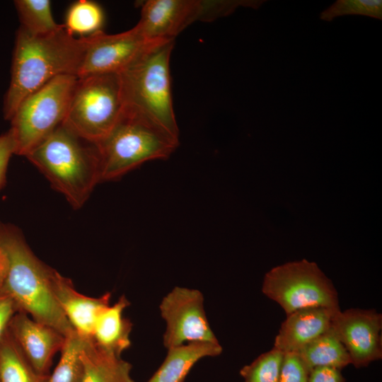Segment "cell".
Here are the masks:
<instances>
[{
	"mask_svg": "<svg viewBox=\"0 0 382 382\" xmlns=\"http://www.w3.org/2000/svg\"><path fill=\"white\" fill-rule=\"evenodd\" d=\"M339 310L323 306L307 307L286 315L275 337L274 347L284 353L298 352L330 328L332 318Z\"/></svg>",
	"mask_w": 382,
	"mask_h": 382,
	"instance_id": "15",
	"label": "cell"
},
{
	"mask_svg": "<svg viewBox=\"0 0 382 382\" xmlns=\"http://www.w3.org/2000/svg\"><path fill=\"white\" fill-rule=\"evenodd\" d=\"M84 37L86 46L78 77L119 73L151 43L135 26L118 34L100 30Z\"/></svg>",
	"mask_w": 382,
	"mask_h": 382,
	"instance_id": "12",
	"label": "cell"
},
{
	"mask_svg": "<svg viewBox=\"0 0 382 382\" xmlns=\"http://www.w3.org/2000/svg\"><path fill=\"white\" fill-rule=\"evenodd\" d=\"M308 382H345L341 370L330 366H316L309 372Z\"/></svg>",
	"mask_w": 382,
	"mask_h": 382,
	"instance_id": "28",
	"label": "cell"
},
{
	"mask_svg": "<svg viewBox=\"0 0 382 382\" xmlns=\"http://www.w3.org/2000/svg\"><path fill=\"white\" fill-rule=\"evenodd\" d=\"M82 382H134L131 364L121 357L99 347L88 340L81 352Z\"/></svg>",
	"mask_w": 382,
	"mask_h": 382,
	"instance_id": "18",
	"label": "cell"
},
{
	"mask_svg": "<svg viewBox=\"0 0 382 382\" xmlns=\"http://www.w3.org/2000/svg\"><path fill=\"white\" fill-rule=\"evenodd\" d=\"M310 371L316 366L342 369L351 364L350 357L330 328L296 352Z\"/></svg>",
	"mask_w": 382,
	"mask_h": 382,
	"instance_id": "19",
	"label": "cell"
},
{
	"mask_svg": "<svg viewBox=\"0 0 382 382\" xmlns=\"http://www.w3.org/2000/svg\"><path fill=\"white\" fill-rule=\"evenodd\" d=\"M129 305L127 298L122 296L116 303L101 311L93 327V342L104 350L120 357L131 345L132 324L123 315Z\"/></svg>",
	"mask_w": 382,
	"mask_h": 382,
	"instance_id": "16",
	"label": "cell"
},
{
	"mask_svg": "<svg viewBox=\"0 0 382 382\" xmlns=\"http://www.w3.org/2000/svg\"><path fill=\"white\" fill-rule=\"evenodd\" d=\"M122 109L118 73L79 77L62 125L83 139L96 144L115 127Z\"/></svg>",
	"mask_w": 382,
	"mask_h": 382,
	"instance_id": "6",
	"label": "cell"
},
{
	"mask_svg": "<svg viewBox=\"0 0 382 382\" xmlns=\"http://www.w3.org/2000/svg\"><path fill=\"white\" fill-rule=\"evenodd\" d=\"M57 301L73 330L81 337L92 340L95 321L106 306L111 294L90 297L79 293L71 281L55 271L53 279Z\"/></svg>",
	"mask_w": 382,
	"mask_h": 382,
	"instance_id": "14",
	"label": "cell"
},
{
	"mask_svg": "<svg viewBox=\"0 0 382 382\" xmlns=\"http://www.w3.org/2000/svg\"><path fill=\"white\" fill-rule=\"evenodd\" d=\"M309 372L296 352H286L279 382H308Z\"/></svg>",
	"mask_w": 382,
	"mask_h": 382,
	"instance_id": "26",
	"label": "cell"
},
{
	"mask_svg": "<svg viewBox=\"0 0 382 382\" xmlns=\"http://www.w3.org/2000/svg\"><path fill=\"white\" fill-rule=\"evenodd\" d=\"M25 157L75 209L84 204L100 182L96 145L62 124Z\"/></svg>",
	"mask_w": 382,
	"mask_h": 382,
	"instance_id": "3",
	"label": "cell"
},
{
	"mask_svg": "<svg viewBox=\"0 0 382 382\" xmlns=\"http://www.w3.org/2000/svg\"><path fill=\"white\" fill-rule=\"evenodd\" d=\"M95 145L100 181H107L148 161L168 158L179 145V138L152 117L123 107L115 127Z\"/></svg>",
	"mask_w": 382,
	"mask_h": 382,
	"instance_id": "4",
	"label": "cell"
},
{
	"mask_svg": "<svg viewBox=\"0 0 382 382\" xmlns=\"http://www.w3.org/2000/svg\"><path fill=\"white\" fill-rule=\"evenodd\" d=\"M0 240L8 259L2 291L12 299L18 312L54 328L65 336L74 331L54 293L55 270L35 255L14 226L0 224Z\"/></svg>",
	"mask_w": 382,
	"mask_h": 382,
	"instance_id": "2",
	"label": "cell"
},
{
	"mask_svg": "<svg viewBox=\"0 0 382 382\" xmlns=\"http://www.w3.org/2000/svg\"><path fill=\"white\" fill-rule=\"evenodd\" d=\"M87 340L75 331L65 336L60 359L46 382H82L83 364L81 354Z\"/></svg>",
	"mask_w": 382,
	"mask_h": 382,
	"instance_id": "21",
	"label": "cell"
},
{
	"mask_svg": "<svg viewBox=\"0 0 382 382\" xmlns=\"http://www.w3.org/2000/svg\"><path fill=\"white\" fill-rule=\"evenodd\" d=\"M28 361L8 330L0 339V382H46Z\"/></svg>",
	"mask_w": 382,
	"mask_h": 382,
	"instance_id": "20",
	"label": "cell"
},
{
	"mask_svg": "<svg viewBox=\"0 0 382 382\" xmlns=\"http://www.w3.org/2000/svg\"><path fill=\"white\" fill-rule=\"evenodd\" d=\"M84 37L76 38L64 26L43 35L19 27L13 54L11 78L4 100V117L10 120L21 103L55 77L78 73L85 50Z\"/></svg>",
	"mask_w": 382,
	"mask_h": 382,
	"instance_id": "1",
	"label": "cell"
},
{
	"mask_svg": "<svg viewBox=\"0 0 382 382\" xmlns=\"http://www.w3.org/2000/svg\"><path fill=\"white\" fill-rule=\"evenodd\" d=\"M14 4L21 21L20 27L30 34L47 35L63 26L55 22L49 0H16Z\"/></svg>",
	"mask_w": 382,
	"mask_h": 382,
	"instance_id": "22",
	"label": "cell"
},
{
	"mask_svg": "<svg viewBox=\"0 0 382 382\" xmlns=\"http://www.w3.org/2000/svg\"><path fill=\"white\" fill-rule=\"evenodd\" d=\"M284 353L273 347L240 370L243 382H279Z\"/></svg>",
	"mask_w": 382,
	"mask_h": 382,
	"instance_id": "24",
	"label": "cell"
},
{
	"mask_svg": "<svg viewBox=\"0 0 382 382\" xmlns=\"http://www.w3.org/2000/svg\"><path fill=\"white\" fill-rule=\"evenodd\" d=\"M8 330L35 370L47 376L52 359L61 351L65 335L22 312L13 316Z\"/></svg>",
	"mask_w": 382,
	"mask_h": 382,
	"instance_id": "13",
	"label": "cell"
},
{
	"mask_svg": "<svg viewBox=\"0 0 382 382\" xmlns=\"http://www.w3.org/2000/svg\"><path fill=\"white\" fill-rule=\"evenodd\" d=\"M8 268V259L6 252L0 240V292L2 291L3 286L6 277Z\"/></svg>",
	"mask_w": 382,
	"mask_h": 382,
	"instance_id": "30",
	"label": "cell"
},
{
	"mask_svg": "<svg viewBox=\"0 0 382 382\" xmlns=\"http://www.w3.org/2000/svg\"><path fill=\"white\" fill-rule=\"evenodd\" d=\"M218 13L216 0H148L135 27L147 42L174 40L195 21H213Z\"/></svg>",
	"mask_w": 382,
	"mask_h": 382,
	"instance_id": "10",
	"label": "cell"
},
{
	"mask_svg": "<svg viewBox=\"0 0 382 382\" xmlns=\"http://www.w3.org/2000/svg\"><path fill=\"white\" fill-rule=\"evenodd\" d=\"M381 328L382 316L375 310H339L331 323V329L346 348L351 364L357 369L382 358Z\"/></svg>",
	"mask_w": 382,
	"mask_h": 382,
	"instance_id": "11",
	"label": "cell"
},
{
	"mask_svg": "<svg viewBox=\"0 0 382 382\" xmlns=\"http://www.w3.org/2000/svg\"><path fill=\"white\" fill-rule=\"evenodd\" d=\"M78 78L55 77L21 103L9 120L15 154L26 156L63 123Z\"/></svg>",
	"mask_w": 382,
	"mask_h": 382,
	"instance_id": "7",
	"label": "cell"
},
{
	"mask_svg": "<svg viewBox=\"0 0 382 382\" xmlns=\"http://www.w3.org/2000/svg\"><path fill=\"white\" fill-rule=\"evenodd\" d=\"M262 291L286 315L307 307L340 308L332 282L315 262L306 260L272 268L265 276Z\"/></svg>",
	"mask_w": 382,
	"mask_h": 382,
	"instance_id": "8",
	"label": "cell"
},
{
	"mask_svg": "<svg viewBox=\"0 0 382 382\" xmlns=\"http://www.w3.org/2000/svg\"><path fill=\"white\" fill-rule=\"evenodd\" d=\"M161 317L166 328V348L193 342H219L211 329L204 308V296L195 289L175 286L162 299Z\"/></svg>",
	"mask_w": 382,
	"mask_h": 382,
	"instance_id": "9",
	"label": "cell"
},
{
	"mask_svg": "<svg viewBox=\"0 0 382 382\" xmlns=\"http://www.w3.org/2000/svg\"><path fill=\"white\" fill-rule=\"evenodd\" d=\"M13 154H15V145L8 130L0 134V190L6 184L8 165Z\"/></svg>",
	"mask_w": 382,
	"mask_h": 382,
	"instance_id": "27",
	"label": "cell"
},
{
	"mask_svg": "<svg viewBox=\"0 0 382 382\" xmlns=\"http://www.w3.org/2000/svg\"><path fill=\"white\" fill-rule=\"evenodd\" d=\"M173 46L174 40L151 42L118 74L123 107L152 117L179 138L170 74Z\"/></svg>",
	"mask_w": 382,
	"mask_h": 382,
	"instance_id": "5",
	"label": "cell"
},
{
	"mask_svg": "<svg viewBox=\"0 0 382 382\" xmlns=\"http://www.w3.org/2000/svg\"><path fill=\"white\" fill-rule=\"evenodd\" d=\"M344 15H361L382 19V1L381 0H339L320 14L324 21Z\"/></svg>",
	"mask_w": 382,
	"mask_h": 382,
	"instance_id": "25",
	"label": "cell"
},
{
	"mask_svg": "<svg viewBox=\"0 0 382 382\" xmlns=\"http://www.w3.org/2000/svg\"><path fill=\"white\" fill-rule=\"evenodd\" d=\"M103 21V9L97 3L79 0L69 8L64 26L71 35L85 37L100 31Z\"/></svg>",
	"mask_w": 382,
	"mask_h": 382,
	"instance_id": "23",
	"label": "cell"
},
{
	"mask_svg": "<svg viewBox=\"0 0 382 382\" xmlns=\"http://www.w3.org/2000/svg\"><path fill=\"white\" fill-rule=\"evenodd\" d=\"M167 349L163 363L146 382H184L200 359L219 356L223 350L219 342H193Z\"/></svg>",
	"mask_w": 382,
	"mask_h": 382,
	"instance_id": "17",
	"label": "cell"
},
{
	"mask_svg": "<svg viewBox=\"0 0 382 382\" xmlns=\"http://www.w3.org/2000/svg\"><path fill=\"white\" fill-rule=\"evenodd\" d=\"M17 312L12 299L4 292H0V339L8 330L10 321Z\"/></svg>",
	"mask_w": 382,
	"mask_h": 382,
	"instance_id": "29",
	"label": "cell"
}]
</instances>
